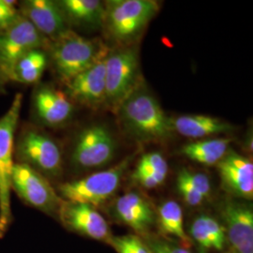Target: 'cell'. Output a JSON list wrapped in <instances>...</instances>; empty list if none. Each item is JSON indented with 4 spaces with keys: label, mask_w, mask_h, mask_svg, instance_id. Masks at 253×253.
<instances>
[{
    "label": "cell",
    "mask_w": 253,
    "mask_h": 253,
    "mask_svg": "<svg viewBox=\"0 0 253 253\" xmlns=\"http://www.w3.org/2000/svg\"><path fill=\"white\" fill-rule=\"evenodd\" d=\"M158 10L152 0H113L105 5L104 24L116 40L128 42L142 33Z\"/></svg>",
    "instance_id": "5b68a950"
},
{
    "label": "cell",
    "mask_w": 253,
    "mask_h": 253,
    "mask_svg": "<svg viewBox=\"0 0 253 253\" xmlns=\"http://www.w3.org/2000/svg\"><path fill=\"white\" fill-rule=\"evenodd\" d=\"M57 215L64 226L80 235L106 242L112 236L107 221L89 205L62 201Z\"/></svg>",
    "instance_id": "7c38bea8"
},
{
    "label": "cell",
    "mask_w": 253,
    "mask_h": 253,
    "mask_svg": "<svg viewBox=\"0 0 253 253\" xmlns=\"http://www.w3.org/2000/svg\"><path fill=\"white\" fill-rule=\"evenodd\" d=\"M15 1L0 0V33L6 30L21 16Z\"/></svg>",
    "instance_id": "4316f807"
},
{
    "label": "cell",
    "mask_w": 253,
    "mask_h": 253,
    "mask_svg": "<svg viewBox=\"0 0 253 253\" xmlns=\"http://www.w3.org/2000/svg\"><path fill=\"white\" fill-rule=\"evenodd\" d=\"M11 190L28 206L49 215L58 214L63 201L47 177L24 163H15L13 166Z\"/></svg>",
    "instance_id": "9c48e42d"
},
{
    "label": "cell",
    "mask_w": 253,
    "mask_h": 253,
    "mask_svg": "<svg viewBox=\"0 0 253 253\" xmlns=\"http://www.w3.org/2000/svg\"><path fill=\"white\" fill-rule=\"evenodd\" d=\"M70 26L99 27L104 24L105 4L99 0L57 1Z\"/></svg>",
    "instance_id": "d6986e66"
},
{
    "label": "cell",
    "mask_w": 253,
    "mask_h": 253,
    "mask_svg": "<svg viewBox=\"0 0 253 253\" xmlns=\"http://www.w3.org/2000/svg\"><path fill=\"white\" fill-rule=\"evenodd\" d=\"M14 156L19 163L33 168L45 177L62 172V151L51 136L36 126H24L14 141Z\"/></svg>",
    "instance_id": "277c9868"
},
{
    "label": "cell",
    "mask_w": 253,
    "mask_h": 253,
    "mask_svg": "<svg viewBox=\"0 0 253 253\" xmlns=\"http://www.w3.org/2000/svg\"><path fill=\"white\" fill-rule=\"evenodd\" d=\"M177 189L185 202L191 207H196L201 205L205 198L195 189H193L190 184H188L183 178L177 176Z\"/></svg>",
    "instance_id": "f1b7e54d"
},
{
    "label": "cell",
    "mask_w": 253,
    "mask_h": 253,
    "mask_svg": "<svg viewBox=\"0 0 253 253\" xmlns=\"http://www.w3.org/2000/svg\"><path fill=\"white\" fill-rule=\"evenodd\" d=\"M160 225L163 232L173 235L184 244L190 243V238L184 229L183 211L174 201H166L159 208Z\"/></svg>",
    "instance_id": "603a6c76"
},
{
    "label": "cell",
    "mask_w": 253,
    "mask_h": 253,
    "mask_svg": "<svg viewBox=\"0 0 253 253\" xmlns=\"http://www.w3.org/2000/svg\"><path fill=\"white\" fill-rule=\"evenodd\" d=\"M49 48L54 73L65 84L109 54L108 47L103 42L84 38L72 29L52 42Z\"/></svg>",
    "instance_id": "6da1fadb"
},
{
    "label": "cell",
    "mask_w": 253,
    "mask_h": 253,
    "mask_svg": "<svg viewBox=\"0 0 253 253\" xmlns=\"http://www.w3.org/2000/svg\"><path fill=\"white\" fill-rule=\"evenodd\" d=\"M224 188L237 197L253 198V163L250 159L230 151L217 163Z\"/></svg>",
    "instance_id": "2e32d148"
},
{
    "label": "cell",
    "mask_w": 253,
    "mask_h": 253,
    "mask_svg": "<svg viewBox=\"0 0 253 253\" xmlns=\"http://www.w3.org/2000/svg\"><path fill=\"white\" fill-rule=\"evenodd\" d=\"M49 62L45 49H35L21 57L15 65L11 81L21 84H35L40 81Z\"/></svg>",
    "instance_id": "7402d4cb"
},
{
    "label": "cell",
    "mask_w": 253,
    "mask_h": 253,
    "mask_svg": "<svg viewBox=\"0 0 253 253\" xmlns=\"http://www.w3.org/2000/svg\"><path fill=\"white\" fill-rule=\"evenodd\" d=\"M108 243L118 253H152L149 247L136 235L111 236Z\"/></svg>",
    "instance_id": "cb8c5ba5"
},
{
    "label": "cell",
    "mask_w": 253,
    "mask_h": 253,
    "mask_svg": "<svg viewBox=\"0 0 253 253\" xmlns=\"http://www.w3.org/2000/svg\"><path fill=\"white\" fill-rule=\"evenodd\" d=\"M230 144L231 140L225 138L198 141L184 145L181 154L195 163L214 165L226 155Z\"/></svg>",
    "instance_id": "ffe728a7"
},
{
    "label": "cell",
    "mask_w": 253,
    "mask_h": 253,
    "mask_svg": "<svg viewBox=\"0 0 253 253\" xmlns=\"http://www.w3.org/2000/svg\"><path fill=\"white\" fill-rule=\"evenodd\" d=\"M119 111L127 128L143 140L165 139L173 131L172 119L167 117L158 100L145 91L133 92Z\"/></svg>",
    "instance_id": "7a4b0ae2"
},
{
    "label": "cell",
    "mask_w": 253,
    "mask_h": 253,
    "mask_svg": "<svg viewBox=\"0 0 253 253\" xmlns=\"http://www.w3.org/2000/svg\"><path fill=\"white\" fill-rule=\"evenodd\" d=\"M133 178L144 188L154 189L163 184L166 175L152 172L144 163L139 162L133 173Z\"/></svg>",
    "instance_id": "d4e9b609"
},
{
    "label": "cell",
    "mask_w": 253,
    "mask_h": 253,
    "mask_svg": "<svg viewBox=\"0 0 253 253\" xmlns=\"http://www.w3.org/2000/svg\"><path fill=\"white\" fill-rule=\"evenodd\" d=\"M227 238L235 253H253V213L250 207L227 203L222 209Z\"/></svg>",
    "instance_id": "9a60e30c"
},
{
    "label": "cell",
    "mask_w": 253,
    "mask_h": 253,
    "mask_svg": "<svg viewBox=\"0 0 253 253\" xmlns=\"http://www.w3.org/2000/svg\"><path fill=\"white\" fill-rule=\"evenodd\" d=\"M51 42L22 15L0 33V69L11 81L13 69L19 59L35 49H47Z\"/></svg>",
    "instance_id": "ba28073f"
},
{
    "label": "cell",
    "mask_w": 253,
    "mask_h": 253,
    "mask_svg": "<svg viewBox=\"0 0 253 253\" xmlns=\"http://www.w3.org/2000/svg\"><path fill=\"white\" fill-rule=\"evenodd\" d=\"M9 83L4 73H2L0 69V94H3L6 92V84Z\"/></svg>",
    "instance_id": "4dcf8cb0"
},
{
    "label": "cell",
    "mask_w": 253,
    "mask_h": 253,
    "mask_svg": "<svg viewBox=\"0 0 253 253\" xmlns=\"http://www.w3.org/2000/svg\"><path fill=\"white\" fill-rule=\"evenodd\" d=\"M193 239L204 249L221 251L226 241L225 229L217 219L208 215L196 217L190 228Z\"/></svg>",
    "instance_id": "44dd1931"
},
{
    "label": "cell",
    "mask_w": 253,
    "mask_h": 253,
    "mask_svg": "<svg viewBox=\"0 0 253 253\" xmlns=\"http://www.w3.org/2000/svg\"><path fill=\"white\" fill-rule=\"evenodd\" d=\"M152 253H192L189 250L163 240H155L148 246Z\"/></svg>",
    "instance_id": "f546056e"
},
{
    "label": "cell",
    "mask_w": 253,
    "mask_h": 253,
    "mask_svg": "<svg viewBox=\"0 0 253 253\" xmlns=\"http://www.w3.org/2000/svg\"><path fill=\"white\" fill-rule=\"evenodd\" d=\"M105 64V103L112 109H119L139 86L138 56L135 51L123 49L109 54Z\"/></svg>",
    "instance_id": "52a82bcc"
},
{
    "label": "cell",
    "mask_w": 253,
    "mask_h": 253,
    "mask_svg": "<svg viewBox=\"0 0 253 253\" xmlns=\"http://www.w3.org/2000/svg\"><path fill=\"white\" fill-rule=\"evenodd\" d=\"M128 163L129 158L108 170L63 183L58 187V191L65 201L99 207L117 191Z\"/></svg>",
    "instance_id": "8992f818"
},
{
    "label": "cell",
    "mask_w": 253,
    "mask_h": 253,
    "mask_svg": "<svg viewBox=\"0 0 253 253\" xmlns=\"http://www.w3.org/2000/svg\"><path fill=\"white\" fill-rule=\"evenodd\" d=\"M23 95L17 93L8 111L0 117V238L8 233L12 223L11 175L14 166V141L18 126Z\"/></svg>",
    "instance_id": "3957f363"
},
{
    "label": "cell",
    "mask_w": 253,
    "mask_h": 253,
    "mask_svg": "<svg viewBox=\"0 0 253 253\" xmlns=\"http://www.w3.org/2000/svg\"><path fill=\"white\" fill-rule=\"evenodd\" d=\"M116 148L115 140L105 126H87L76 138L72 163L81 170L102 167L113 160Z\"/></svg>",
    "instance_id": "30bf717a"
},
{
    "label": "cell",
    "mask_w": 253,
    "mask_h": 253,
    "mask_svg": "<svg viewBox=\"0 0 253 253\" xmlns=\"http://www.w3.org/2000/svg\"><path fill=\"white\" fill-rule=\"evenodd\" d=\"M19 11L51 42L71 30L70 24L58 2L52 0H26L20 2Z\"/></svg>",
    "instance_id": "8fae6325"
},
{
    "label": "cell",
    "mask_w": 253,
    "mask_h": 253,
    "mask_svg": "<svg viewBox=\"0 0 253 253\" xmlns=\"http://www.w3.org/2000/svg\"><path fill=\"white\" fill-rule=\"evenodd\" d=\"M106 58L66 84V94L71 100L89 108H97L105 103Z\"/></svg>",
    "instance_id": "4fadbf2b"
},
{
    "label": "cell",
    "mask_w": 253,
    "mask_h": 253,
    "mask_svg": "<svg viewBox=\"0 0 253 253\" xmlns=\"http://www.w3.org/2000/svg\"><path fill=\"white\" fill-rule=\"evenodd\" d=\"M118 219L136 232L144 234L153 225L155 213L149 203L135 192L120 196L115 205Z\"/></svg>",
    "instance_id": "e0dca14e"
},
{
    "label": "cell",
    "mask_w": 253,
    "mask_h": 253,
    "mask_svg": "<svg viewBox=\"0 0 253 253\" xmlns=\"http://www.w3.org/2000/svg\"><path fill=\"white\" fill-rule=\"evenodd\" d=\"M172 122L173 130L192 139L226 133L233 129V126L225 121L204 115L181 116L172 119Z\"/></svg>",
    "instance_id": "ac0fdd59"
},
{
    "label": "cell",
    "mask_w": 253,
    "mask_h": 253,
    "mask_svg": "<svg viewBox=\"0 0 253 253\" xmlns=\"http://www.w3.org/2000/svg\"><path fill=\"white\" fill-rule=\"evenodd\" d=\"M178 176L183 178L188 184L197 190L200 194L206 199L209 196L211 187L208 176L201 172H190L187 169H182Z\"/></svg>",
    "instance_id": "484cf974"
},
{
    "label": "cell",
    "mask_w": 253,
    "mask_h": 253,
    "mask_svg": "<svg viewBox=\"0 0 253 253\" xmlns=\"http://www.w3.org/2000/svg\"><path fill=\"white\" fill-rule=\"evenodd\" d=\"M140 162L146 165L152 172L167 176L169 167L167 161L162 154L159 152L145 154L142 157Z\"/></svg>",
    "instance_id": "83f0119b"
},
{
    "label": "cell",
    "mask_w": 253,
    "mask_h": 253,
    "mask_svg": "<svg viewBox=\"0 0 253 253\" xmlns=\"http://www.w3.org/2000/svg\"><path fill=\"white\" fill-rule=\"evenodd\" d=\"M32 102L37 118L46 126H61L73 116L72 100L66 93L51 85L38 86L33 93Z\"/></svg>",
    "instance_id": "5bb4252c"
}]
</instances>
